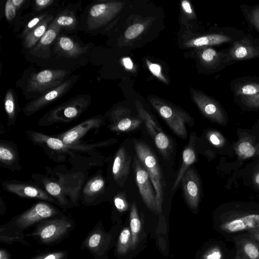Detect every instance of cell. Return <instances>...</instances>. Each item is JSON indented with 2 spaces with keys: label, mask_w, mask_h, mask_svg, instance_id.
Wrapping results in <instances>:
<instances>
[{
  "label": "cell",
  "mask_w": 259,
  "mask_h": 259,
  "mask_svg": "<svg viewBox=\"0 0 259 259\" xmlns=\"http://www.w3.org/2000/svg\"><path fill=\"white\" fill-rule=\"evenodd\" d=\"M31 177L60 207L67 208L77 205L84 176L74 172L53 171L46 175L33 174Z\"/></svg>",
  "instance_id": "6da1fadb"
},
{
  "label": "cell",
  "mask_w": 259,
  "mask_h": 259,
  "mask_svg": "<svg viewBox=\"0 0 259 259\" xmlns=\"http://www.w3.org/2000/svg\"><path fill=\"white\" fill-rule=\"evenodd\" d=\"M91 103L90 97L79 95L58 105L40 118L38 125L47 126L56 123H69L77 120Z\"/></svg>",
  "instance_id": "7a4b0ae2"
},
{
  "label": "cell",
  "mask_w": 259,
  "mask_h": 259,
  "mask_svg": "<svg viewBox=\"0 0 259 259\" xmlns=\"http://www.w3.org/2000/svg\"><path fill=\"white\" fill-rule=\"evenodd\" d=\"M74 225V222L69 217L59 215L38 223L30 236L41 244H53L69 235Z\"/></svg>",
  "instance_id": "3957f363"
},
{
  "label": "cell",
  "mask_w": 259,
  "mask_h": 259,
  "mask_svg": "<svg viewBox=\"0 0 259 259\" xmlns=\"http://www.w3.org/2000/svg\"><path fill=\"white\" fill-rule=\"evenodd\" d=\"M134 147L139 159L148 172L154 188L157 213L162 211L164 192L162 176L158 160L151 149L145 143L134 140Z\"/></svg>",
  "instance_id": "277c9868"
},
{
  "label": "cell",
  "mask_w": 259,
  "mask_h": 259,
  "mask_svg": "<svg viewBox=\"0 0 259 259\" xmlns=\"http://www.w3.org/2000/svg\"><path fill=\"white\" fill-rule=\"evenodd\" d=\"M25 133L33 144L43 148L49 154L70 153L72 151H88L110 143L108 140L92 144H78L70 145L65 144L56 137L48 136L38 132L28 130L26 131Z\"/></svg>",
  "instance_id": "5b68a950"
},
{
  "label": "cell",
  "mask_w": 259,
  "mask_h": 259,
  "mask_svg": "<svg viewBox=\"0 0 259 259\" xmlns=\"http://www.w3.org/2000/svg\"><path fill=\"white\" fill-rule=\"evenodd\" d=\"M58 209L46 201L35 203L29 209L13 218L10 221L21 231L47 219L58 216Z\"/></svg>",
  "instance_id": "8992f818"
},
{
  "label": "cell",
  "mask_w": 259,
  "mask_h": 259,
  "mask_svg": "<svg viewBox=\"0 0 259 259\" xmlns=\"http://www.w3.org/2000/svg\"><path fill=\"white\" fill-rule=\"evenodd\" d=\"M259 58V38L245 33L227 48V62L229 65L235 62Z\"/></svg>",
  "instance_id": "52a82bcc"
},
{
  "label": "cell",
  "mask_w": 259,
  "mask_h": 259,
  "mask_svg": "<svg viewBox=\"0 0 259 259\" xmlns=\"http://www.w3.org/2000/svg\"><path fill=\"white\" fill-rule=\"evenodd\" d=\"M259 228V213H250L229 216L223 220L219 229L225 235H241Z\"/></svg>",
  "instance_id": "ba28073f"
},
{
  "label": "cell",
  "mask_w": 259,
  "mask_h": 259,
  "mask_svg": "<svg viewBox=\"0 0 259 259\" xmlns=\"http://www.w3.org/2000/svg\"><path fill=\"white\" fill-rule=\"evenodd\" d=\"M68 74L64 69H45L34 74L29 79L27 91L42 94L63 82Z\"/></svg>",
  "instance_id": "9c48e42d"
},
{
  "label": "cell",
  "mask_w": 259,
  "mask_h": 259,
  "mask_svg": "<svg viewBox=\"0 0 259 259\" xmlns=\"http://www.w3.org/2000/svg\"><path fill=\"white\" fill-rule=\"evenodd\" d=\"M111 240V235L105 232L98 222L82 242L81 248L86 249L95 259H104Z\"/></svg>",
  "instance_id": "30bf717a"
},
{
  "label": "cell",
  "mask_w": 259,
  "mask_h": 259,
  "mask_svg": "<svg viewBox=\"0 0 259 259\" xmlns=\"http://www.w3.org/2000/svg\"><path fill=\"white\" fill-rule=\"evenodd\" d=\"M2 186L7 192L20 197L40 199L58 205L57 201L37 184L11 180L2 182Z\"/></svg>",
  "instance_id": "8fae6325"
},
{
  "label": "cell",
  "mask_w": 259,
  "mask_h": 259,
  "mask_svg": "<svg viewBox=\"0 0 259 259\" xmlns=\"http://www.w3.org/2000/svg\"><path fill=\"white\" fill-rule=\"evenodd\" d=\"M245 32L235 27L227 26L217 28L214 32L201 36L193 40L191 45L206 47L229 44L241 38Z\"/></svg>",
  "instance_id": "7c38bea8"
},
{
  "label": "cell",
  "mask_w": 259,
  "mask_h": 259,
  "mask_svg": "<svg viewBox=\"0 0 259 259\" xmlns=\"http://www.w3.org/2000/svg\"><path fill=\"white\" fill-rule=\"evenodd\" d=\"M134 164L136 181L143 200L151 211L157 213L155 192L149 175L137 156Z\"/></svg>",
  "instance_id": "4fadbf2b"
},
{
  "label": "cell",
  "mask_w": 259,
  "mask_h": 259,
  "mask_svg": "<svg viewBox=\"0 0 259 259\" xmlns=\"http://www.w3.org/2000/svg\"><path fill=\"white\" fill-rule=\"evenodd\" d=\"M74 80L70 79L52 89L33 100L28 102L23 108L26 116H30L48 104L55 101L63 96L71 88Z\"/></svg>",
  "instance_id": "5bb4252c"
},
{
  "label": "cell",
  "mask_w": 259,
  "mask_h": 259,
  "mask_svg": "<svg viewBox=\"0 0 259 259\" xmlns=\"http://www.w3.org/2000/svg\"><path fill=\"white\" fill-rule=\"evenodd\" d=\"M104 123V117L101 115H97L56 136V137L66 145L78 144L80 140L89 131L92 130L98 131Z\"/></svg>",
  "instance_id": "9a60e30c"
},
{
  "label": "cell",
  "mask_w": 259,
  "mask_h": 259,
  "mask_svg": "<svg viewBox=\"0 0 259 259\" xmlns=\"http://www.w3.org/2000/svg\"><path fill=\"white\" fill-rule=\"evenodd\" d=\"M116 11L117 5L113 3L93 5L88 13V27L91 29L99 28L108 22Z\"/></svg>",
  "instance_id": "2e32d148"
},
{
  "label": "cell",
  "mask_w": 259,
  "mask_h": 259,
  "mask_svg": "<svg viewBox=\"0 0 259 259\" xmlns=\"http://www.w3.org/2000/svg\"><path fill=\"white\" fill-rule=\"evenodd\" d=\"M181 182L188 205L192 209H196L199 204L200 188L199 178L195 170L189 167L184 174Z\"/></svg>",
  "instance_id": "e0dca14e"
},
{
  "label": "cell",
  "mask_w": 259,
  "mask_h": 259,
  "mask_svg": "<svg viewBox=\"0 0 259 259\" xmlns=\"http://www.w3.org/2000/svg\"><path fill=\"white\" fill-rule=\"evenodd\" d=\"M140 113L141 117L145 123L148 132L154 140L156 147L163 156L165 158H167L170 147L168 138L147 112L142 110L140 111Z\"/></svg>",
  "instance_id": "ac0fdd59"
},
{
  "label": "cell",
  "mask_w": 259,
  "mask_h": 259,
  "mask_svg": "<svg viewBox=\"0 0 259 259\" xmlns=\"http://www.w3.org/2000/svg\"><path fill=\"white\" fill-rule=\"evenodd\" d=\"M20 159L17 145L13 142L1 140L0 166L12 171L20 170Z\"/></svg>",
  "instance_id": "d6986e66"
},
{
  "label": "cell",
  "mask_w": 259,
  "mask_h": 259,
  "mask_svg": "<svg viewBox=\"0 0 259 259\" xmlns=\"http://www.w3.org/2000/svg\"><path fill=\"white\" fill-rule=\"evenodd\" d=\"M196 101L200 109L206 117L220 124H223L226 122V113L217 101L205 95L201 94Z\"/></svg>",
  "instance_id": "ffe728a7"
},
{
  "label": "cell",
  "mask_w": 259,
  "mask_h": 259,
  "mask_svg": "<svg viewBox=\"0 0 259 259\" xmlns=\"http://www.w3.org/2000/svg\"><path fill=\"white\" fill-rule=\"evenodd\" d=\"M105 181L100 174H97L85 183L81 192V203L85 206L95 205L97 199L104 191Z\"/></svg>",
  "instance_id": "44dd1931"
},
{
  "label": "cell",
  "mask_w": 259,
  "mask_h": 259,
  "mask_svg": "<svg viewBox=\"0 0 259 259\" xmlns=\"http://www.w3.org/2000/svg\"><path fill=\"white\" fill-rule=\"evenodd\" d=\"M131 162L130 156L125 148L121 147L114 157L111 169L113 180L121 187L128 177Z\"/></svg>",
  "instance_id": "7402d4cb"
},
{
  "label": "cell",
  "mask_w": 259,
  "mask_h": 259,
  "mask_svg": "<svg viewBox=\"0 0 259 259\" xmlns=\"http://www.w3.org/2000/svg\"><path fill=\"white\" fill-rule=\"evenodd\" d=\"M230 87L234 97L249 96L259 93V77L243 76L232 79Z\"/></svg>",
  "instance_id": "603a6c76"
},
{
  "label": "cell",
  "mask_w": 259,
  "mask_h": 259,
  "mask_svg": "<svg viewBox=\"0 0 259 259\" xmlns=\"http://www.w3.org/2000/svg\"><path fill=\"white\" fill-rule=\"evenodd\" d=\"M236 246L234 259H259V243L247 234L234 237Z\"/></svg>",
  "instance_id": "cb8c5ba5"
},
{
  "label": "cell",
  "mask_w": 259,
  "mask_h": 259,
  "mask_svg": "<svg viewBox=\"0 0 259 259\" xmlns=\"http://www.w3.org/2000/svg\"><path fill=\"white\" fill-rule=\"evenodd\" d=\"M157 109L172 131L181 138L186 139L187 133L185 126L186 119L184 115L174 111L167 105L157 106Z\"/></svg>",
  "instance_id": "d4e9b609"
},
{
  "label": "cell",
  "mask_w": 259,
  "mask_h": 259,
  "mask_svg": "<svg viewBox=\"0 0 259 259\" xmlns=\"http://www.w3.org/2000/svg\"><path fill=\"white\" fill-rule=\"evenodd\" d=\"M201 58L208 70L215 72L221 71L229 66L227 62V49L217 51L210 47L204 49Z\"/></svg>",
  "instance_id": "484cf974"
},
{
  "label": "cell",
  "mask_w": 259,
  "mask_h": 259,
  "mask_svg": "<svg viewBox=\"0 0 259 259\" xmlns=\"http://www.w3.org/2000/svg\"><path fill=\"white\" fill-rule=\"evenodd\" d=\"M195 140L194 135L191 134L189 145L183 152L182 165L174 183L172 190L177 188L186 171L196 160V154L194 150Z\"/></svg>",
  "instance_id": "4316f807"
},
{
  "label": "cell",
  "mask_w": 259,
  "mask_h": 259,
  "mask_svg": "<svg viewBox=\"0 0 259 259\" xmlns=\"http://www.w3.org/2000/svg\"><path fill=\"white\" fill-rule=\"evenodd\" d=\"M53 20V16L49 15L37 26L29 31L24 37L23 45L25 48L31 49L37 44Z\"/></svg>",
  "instance_id": "83f0119b"
},
{
  "label": "cell",
  "mask_w": 259,
  "mask_h": 259,
  "mask_svg": "<svg viewBox=\"0 0 259 259\" xmlns=\"http://www.w3.org/2000/svg\"><path fill=\"white\" fill-rule=\"evenodd\" d=\"M23 231L19 230L10 222L1 226L0 240L1 242L11 244L14 242H19L23 244L29 245V243L24 240Z\"/></svg>",
  "instance_id": "f1b7e54d"
},
{
  "label": "cell",
  "mask_w": 259,
  "mask_h": 259,
  "mask_svg": "<svg viewBox=\"0 0 259 259\" xmlns=\"http://www.w3.org/2000/svg\"><path fill=\"white\" fill-rule=\"evenodd\" d=\"M4 108L7 117V125L14 126L16 122L19 108L14 91L9 89L6 92L4 99Z\"/></svg>",
  "instance_id": "f546056e"
},
{
  "label": "cell",
  "mask_w": 259,
  "mask_h": 259,
  "mask_svg": "<svg viewBox=\"0 0 259 259\" xmlns=\"http://www.w3.org/2000/svg\"><path fill=\"white\" fill-rule=\"evenodd\" d=\"M61 28L56 25L53 21L44 35L36 44V47L31 50V53L36 55L40 51H45L48 49L49 46L56 39Z\"/></svg>",
  "instance_id": "4dcf8cb0"
},
{
  "label": "cell",
  "mask_w": 259,
  "mask_h": 259,
  "mask_svg": "<svg viewBox=\"0 0 259 259\" xmlns=\"http://www.w3.org/2000/svg\"><path fill=\"white\" fill-rule=\"evenodd\" d=\"M57 46L61 52L69 57H76L84 52V48L81 47L71 38L66 36L59 37Z\"/></svg>",
  "instance_id": "1f68e13d"
},
{
  "label": "cell",
  "mask_w": 259,
  "mask_h": 259,
  "mask_svg": "<svg viewBox=\"0 0 259 259\" xmlns=\"http://www.w3.org/2000/svg\"><path fill=\"white\" fill-rule=\"evenodd\" d=\"M239 8L248 24L259 33V4H242Z\"/></svg>",
  "instance_id": "d6a6232c"
},
{
  "label": "cell",
  "mask_w": 259,
  "mask_h": 259,
  "mask_svg": "<svg viewBox=\"0 0 259 259\" xmlns=\"http://www.w3.org/2000/svg\"><path fill=\"white\" fill-rule=\"evenodd\" d=\"M130 223L132 238V248L135 249L138 244L141 228V222L138 214L137 205L135 202L132 204L131 208Z\"/></svg>",
  "instance_id": "836d02e7"
},
{
  "label": "cell",
  "mask_w": 259,
  "mask_h": 259,
  "mask_svg": "<svg viewBox=\"0 0 259 259\" xmlns=\"http://www.w3.org/2000/svg\"><path fill=\"white\" fill-rule=\"evenodd\" d=\"M142 123L138 119L124 118L108 125L109 130L114 132H128L138 128Z\"/></svg>",
  "instance_id": "e575fe53"
},
{
  "label": "cell",
  "mask_w": 259,
  "mask_h": 259,
  "mask_svg": "<svg viewBox=\"0 0 259 259\" xmlns=\"http://www.w3.org/2000/svg\"><path fill=\"white\" fill-rule=\"evenodd\" d=\"M132 247V233L130 228L126 227L122 230L119 236L116 245V252L118 255H123Z\"/></svg>",
  "instance_id": "d590c367"
},
{
  "label": "cell",
  "mask_w": 259,
  "mask_h": 259,
  "mask_svg": "<svg viewBox=\"0 0 259 259\" xmlns=\"http://www.w3.org/2000/svg\"><path fill=\"white\" fill-rule=\"evenodd\" d=\"M234 102L243 108L259 110V93L252 96L234 97Z\"/></svg>",
  "instance_id": "8d00e7d4"
},
{
  "label": "cell",
  "mask_w": 259,
  "mask_h": 259,
  "mask_svg": "<svg viewBox=\"0 0 259 259\" xmlns=\"http://www.w3.org/2000/svg\"><path fill=\"white\" fill-rule=\"evenodd\" d=\"M53 22L60 27L73 28L75 27L76 21L74 16L71 14H63L56 17Z\"/></svg>",
  "instance_id": "74e56055"
},
{
  "label": "cell",
  "mask_w": 259,
  "mask_h": 259,
  "mask_svg": "<svg viewBox=\"0 0 259 259\" xmlns=\"http://www.w3.org/2000/svg\"><path fill=\"white\" fill-rule=\"evenodd\" d=\"M68 252L66 250H55L40 253L30 259H67Z\"/></svg>",
  "instance_id": "f35d334b"
},
{
  "label": "cell",
  "mask_w": 259,
  "mask_h": 259,
  "mask_svg": "<svg viewBox=\"0 0 259 259\" xmlns=\"http://www.w3.org/2000/svg\"><path fill=\"white\" fill-rule=\"evenodd\" d=\"M239 154L243 158H249L253 156L255 152V148L247 141L240 143L238 146Z\"/></svg>",
  "instance_id": "ab89813d"
},
{
  "label": "cell",
  "mask_w": 259,
  "mask_h": 259,
  "mask_svg": "<svg viewBox=\"0 0 259 259\" xmlns=\"http://www.w3.org/2000/svg\"><path fill=\"white\" fill-rule=\"evenodd\" d=\"M224 254L222 248L214 246L208 249L202 255V259H224Z\"/></svg>",
  "instance_id": "60d3db41"
},
{
  "label": "cell",
  "mask_w": 259,
  "mask_h": 259,
  "mask_svg": "<svg viewBox=\"0 0 259 259\" xmlns=\"http://www.w3.org/2000/svg\"><path fill=\"white\" fill-rule=\"evenodd\" d=\"M46 13L41 14L30 20L24 27L22 37H24L29 31L37 26L48 16Z\"/></svg>",
  "instance_id": "b9f144b4"
},
{
  "label": "cell",
  "mask_w": 259,
  "mask_h": 259,
  "mask_svg": "<svg viewBox=\"0 0 259 259\" xmlns=\"http://www.w3.org/2000/svg\"><path fill=\"white\" fill-rule=\"evenodd\" d=\"M144 27L142 24H135L130 26L125 31L124 35L127 39L136 38L144 30Z\"/></svg>",
  "instance_id": "7bdbcfd3"
},
{
  "label": "cell",
  "mask_w": 259,
  "mask_h": 259,
  "mask_svg": "<svg viewBox=\"0 0 259 259\" xmlns=\"http://www.w3.org/2000/svg\"><path fill=\"white\" fill-rule=\"evenodd\" d=\"M17 9L13 5L12 0H8L5 5L4 12L8 21H12L16 16Z\"/></svg>",
  "instance_id": "ee69618b"
},
{
  "label": "cell",
  "mask_w": 259,
  "mask_h": 259,
  "mask_svg": "<svg viewBox=\"0 0 259 259\" xmlns=\"http://www.w3.org/2000/svg\"><path fill=\"white\" fill-rule=\"evenodd\" d=\"M114 204L116 208L120 212H123L127 209L128 207L125 200L120 196L117 195L114 198Z\"/></svg>",
  "instance_id": "f6af8a7d"
},
{
  "label": "cell",
  "mask_w": 259,
  "mask_h": 259,
  "mask_svg": "<svg viewBox=\"0 0 259 259\" xmlns=\"http://www.w3.org/2000/svg\"><path fill=\"white\" fill-rule=\"evenodd\" d=\"M53 0H36L34 2L35 9L36 11H41L51 5Z\"/></svg>",
  "instance_id": "bcb514c9"
},
{
  "label": "cell",
  "mask_w": 259,
  "mask_h": 259,
  "mask_svg": "<svg viewBox=\"0 0 259 259\" xmlns=\"http://www.w3.org/2000/svg\"><path fill=\"white\" fill-rule=\"evenodd\" d=\"M246 234L259 243V228L249 231Z\"/></svg>",
  "instance_id": "7dc6e473"
},
{
  "label": "cell",
  "mask_w": 259,
  "mask_h": 259,
  "mask_svg": "<svg viewBox=\"0 0 259 259\" xmlns=\"http://www.w3.org/2000/svg\"><path fill=\"white\" fill-rule=\"evenodd\" d=\"M149 69L150 71L155 75H159L160 73V67L155 64H151L149 65Z\"/></svg>",
  "instance_id": "c3c4849f"
},
{
  "label": "cell",
  "mask_w": 259,
  "mask_h": 259,
  "mask_svg": "<svg viewBox=\"0 0 259 259\" xmlns=\"http://www.w3.org/2000/svg\"><path fill=\"white\" fill-rule=\"evenodd\" d=\"M209 141L214 145L220 144L221 141L218 135L215 133H212L209 135Z\"/></svg>",
  "instance_id": "681fc988"
},
{
  "label": "cell",
  "mask_w": 259,
  "mask_h": 259,
  "mask_svg": "<svg viewBox=\"0 0 259 259\" xmlns=\"http://www.w3.org/2000/svg\"><path fill=\"white\" fill-rule=\"evenodd\" d=\"M12 256L10 252L4 248L0 249V259H11Z\"/></svg>",
  "instance_id": "f907efd6"
},
{
  "label": "cell",
  "mask_w": 259,
  "mask_h": 259,
  "mask_svg": "<svg viewBox=\"0 0 259 259\" xmlns=\"http://www.w3.org/2000/svg\"><path fill=\"white\" fill-rule=\"evenodd\" d=\"M182 6L183 10L188 14H191L192 10L191 8L190 3L187 1H183L182 2Z\"/></svg>",
  "instance_id": "816d5d0a"
},
{
  "label": "cell",
  "mask_w": 259,
  "mask_h": 259,
  "mask_svg": "<svg viewBox=\"0 0 259 259\" xmlns=\"http://www.w3.org/2000/svg\"><path fill=\"white\" fill-rule=\"evenodd\" d=\"M123 62L124 66L129 69H131L133 68V64L131 60L128 58H124L123 60Z\"/></svg>",
  "instance_id": "f5cc1de1"
},
{
  "label": "cell",
  "mask_w": 259,
  "mask_h": 259,
  "mask_svg": "<svg viewBox=\"0 0 259 259\" xmlns=\"http://www.w3.org/2000/svg\"><path fill=\"white\" fill-rule=\"evenodd\" d=\"M13 5L16 7L17 10L20 9L23 4L25 3L24 0H12Z\"/></svg>",
  "instance_id": "db71d44e"
},
{
  "label": "cell",
  "mask_w": 259,
  "mask_h": 259,
  "mask_svg": "<svg viewBox=\"0 0 259 259\" xmlns=\"http://www.w3.org/2000/svg\"><path fill=\"white\" fill-rule=\"evenodd\" d=\"M255 182L259 185V172H258L255 177Z\"/></svg>",
  "instance_id": "11a10c76"
}]
</instances>
